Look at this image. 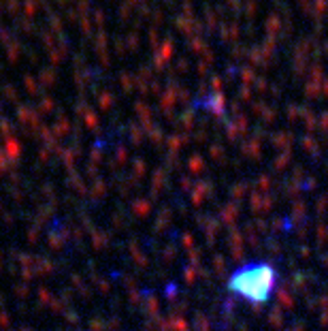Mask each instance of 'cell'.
I'll list each match as a JSON object with an SVG mask.
<instances>
[{
  "label": "cell",
  "instance_id": "6da1fadb",
  "mask_svg": "<svg viewBox=\"0 0 328 331\" xmlns=\"http://www.w3.org/2000/svg\"><path fill=\"white\" fill-rule=\"evenodd\" d=\"M228 288L234 295L247 299V301L265 303L271 299L273 288H275V271H273L271 265L265 263L241 267L230 278Z\"/></svg>",
  "mask_w": 328,
  "mask_h": 331
}]
</instances>
